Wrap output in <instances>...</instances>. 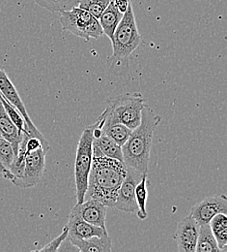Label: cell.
I'll list each match as a JSON object with an SVG mask.
<instances>
[{
  "instance_id": "cell-30",
  "label": "cell",
  "mask_w": 227,
  "mask_h": 252,
  "mask_svg": "<svg viewBox=\"0 0 227 252\" xmlns=\"http://www.w3.org/2000/svg\"><path fill=\"white\" fill-rule=\"evenodd\" d=\"M131 1H132V0H131Z\"/></svg>"
},
{
  "instance_id": "cell-16",
  "label": "cell",
  "mask_w": 227,
  "mask_h": 252,
  "mask_svg": "<svg viewBox=\"0 0 227 252\" xmlns=\"http://www.w3.org/2000/svg\"><path fill=\"white\" fill-rule=\"evenodd\" d=\"M122 17H123V13L119 12L116 9V7L113 5V3L110 1L106 9L102 12V14L98 19L103 34L107 36L110 41Z\"/></svg>"
},
{
  "instance_id": "cell-5",
  "label": "cell",
  "mask_w": 227,
  "mask_h": 252,
  "mask_svg": "<svg viewBox=\"0 0 227 252\" xmlns=\"http://www.w3.org/2000/svg\"><path fill=\"white\" fill-rule=\"evenodd\" d=\"M93 126H87L79 139L75 160V182L77 204L84 202L93 158Z\"/></svg>"
},
{
  "instance_id": "cell-10",
  "label": "cell",
  "mask_w": 227,
  "mask_h": 252,
  "mask_svg": "<svg viewBox=\"0 0 227 252\" xmlns=\"http://www.w3.org/2000/svg\"><path fill=\"white\" fill-rule=\"evenodd\" d=\"M66 227L68 229V238L71 240L87 239L93 236L100 237L104 234H108L106 229L94 226L84 220L80 216L77 205L72 209L68 217Z\"/></svg>"
},
{
  "instance_id": "cell-6",
  "label": "cell",
  "mask_w": 227,
  "mask_h": 252,
  "mask_svg": "<svg viewBox=\"0 0 227 252\" xmlns=\"http://www.w3.org/2000/svg\"><path fill=\"white\" fill-rule=\"evenodd\" d=\"M59 22L64 32H70L85 42L92 38L98 39L103 35L99 20L78 6L62 12Z\"/></svg>"
},
{
  "instance_id": "cell-22",
  "label": "cell",
  "mask_w": 227,
  "mask_h": 252,
  "mask_svg": "<svg viewBox=\"0 0 227 252\" xmlns=\"http://www.w3.org/2000/svg\"><path fill=\"white\" fill-rule=\"evenodd\" d=\"M147 174H143L141 180L135 187V200L138 207L137 211V217L141 220H146L147 218V211H146V201H147Z\"/></svg>"
},
{
  "instance_id": "cell-27",
  "label": "cell",
  "mask_w": 227,
  "mask_h": 252,
  "mask_svg": "<svg viewBox=\"0 0 227 252\" xmlns=\"http://www.w3.org/2000/svg\"><path fill=\"white\" fill-rule=\"evenodd\" d=\"M57 252H79V250H78L76 246H74V245L71 243L70 239H69L68 236H67L65 240H64V241L62 242V244L60 245L59 249L57 250Z\"/></svg>"
},
{
  "instance_id": "cell-13",
  "label": "cell",
  "mask_w": 227,
  "mask_h": 252,
  "mask_svg": "<svg viewBox=\"0 0 227 252\" xmlns=\"http://www.w3.org/2000/svg\"><path fill=\"white\" fill-rule=\"evenodd\" d=\"M81 218L88 223L102 229H106V206L95 199H88L77 204Z\"/></svg>"
},
{
  "instance_id": "cell-2",
  "label": "cell",
  "mask_w": 227,
  "mask_h": 252,
  "mask_svg": "<svg viewBox=\"0 0 227 252\" xmlns=\"http://www.w3.org/2000/svg\"><path fill=\"white\" fill-rule=\"evenodd\" d=\"M161 121L160 115L156 114L149 106H144L140 125L131 131L129 139L122 146L123 162L127 167L141 174L148 173L154 134Z\"/></svg>"
},
{
  "instance_id": "cell-28",
  "label": "cell",
  "mask_w": 227,
  "mask_h": 252,
  "mask_svg": "<svg viewBox=\"0 0 227 252\" xmlns=\"http://www.w3.org/2000/svg\"><path fill=\"white\" fill-rule=\"evenodd\" d=\"M111 2L119 12L124 14L127 11L131 0H111Z\"/></svg>"
},
{
  "instance_id": "cell-19",
  "label": "cell",
  "mask_w": 227,
  "mask_h": 252,
  "mask_svg": "<svg viewBox=\"0 0 227 252\" xmlns=\"http://www.w3.org/2000/svg\"><path fill=\"white\" fill-rule=\"evenodd\" d=\"M93 146L99 149L105 157L113 158L123 162L122 147L116 144L105 134H101L100 137L93 140Z\"/></svg>"
},
{
  "instance_id": "cell-7",
  "label": "cell",
  "mask_w": 227,
  "mask_h": 252,
  "mask_svg": "<svg viewBox=\"0 0 227 252\" xmlns=\"http://www.w3.org/2000/svg\"><path fill=\"white\" fill-rule=\"evenodd\" d=\"M46 154L47 151L43 148L31 153H26L23 175L21 178L15 180L13 184L21 189H30L38 185L44 174Z\"/></svg>"
},
{
  "instance_id": "cell-8",
  "label": "cell",
  "mask_w": 227,
  "mask_h": 252,
  "mask_svg": "<svg viewBox=\"0 0 227 252\" xmlns=\"http://www.w3.org/2000/svg\"><path fill=\"white\" fill-rule=\"evenodd\" d=\"M127 175L119 188L113 208L125 213L134 214L138 211L135 200V187L143 174L130 167H127Z\"/></svg>"
},
{
  "instance_id": "cell-1",
  "label": "cell",
  "mask_w": 227,
  "mask_h": 252,
  "mask_svg": "<svg viewBox=\"0 0 227 252\" xmlns=\"http://www.w3.org/2000/svg\"><path fill=\"white\" fill-rule=\"evenodd\" d=\"M124 162L105 157L93 146V158L88 176V187L85 200L95 199L113 208L119 188L127 175Z\"/></svg>"
},
{
  "instance_id": "cell-26",
  "label": "cell",
  "mask_w": 227,
  "mask_h": 252,
  "mask_svg": "<svg viewBox=\"0 0 227 252\" xmlns=\"http://www.w3.org/2000/svg\"><path fill=\"white\" fill-rule=\"evenodd\" d=\"M68 236V229L67 227L63 228L62 233L56 237L54 240H52L50 243H49L48 245H46L44 248L38 250L37 252H57V250L59 249L60 245L62 244V242L66 239V237Z\"/></svg>"
},
{
  "instance_id": "cell-17",
  "label": "cell",
  "mask_w": 227,
  "mask_h": 252,
  "mask_svg": "<svg viewBox=\"0 0 227 252\" xmlns=\"http://www.w3.org/2000/svg\"><path fill=\"white\" fill-rule=\"evenodd\" d=\"M221 252H227V217L226 214L216 215L209 223Z\"/></svg>"
},
{
  "instance_id": "cell-3",
  "label": "cell",
  "mask_w": 227,
  "mask_h": 252,
  "mask_svg": "<svg viewBox=\"0 0 227 252\" xmlns=\"http://www.w3.org/2000/svg\"><path fill=\"white\" fill-rule=\"evenodd\" d=\"M111 43L113 49V55L109 60L111 66H128L130 55L142 44L131 2L114 32Z\"/></svg>"
},
{
  "instance_id": "cell-14",
  "label": "cell",
  "mask_w": 227,
  "mask_h": 252,
  "mask_svg": "<svg viewBox=\"0 0 227 252\" xmlns=\"http://www.w3.org/2000/svg\"><path fill=\"white\" fill-rule=\"evenodd\" d=\"M70 241L80 252H110L112 249V241L108 234Z\"/></svg>"
},
{
  "instance_id": "cell-29",
  "label": "cell",
  "mask_w": 227,
  "mask_h": 252,
  "mask_svg": "<svg viewBox=\"0 0 227 252\" xmlns=\"http://www.w3.org/2000/svg\"><path fill=\"white\" fill-rule=\"evenodd\" d=\"M0 95H1V93H0Z\"/></svg>"
},
{
  "instance_id": "cell-9",
  "label": "cell",
  "mask_w": 227,
  "mask_h": 252,
  "mask_svg": "<svg viewBox=\"0 0 227 252\" xmlns=\"http://www.w3.org/2000/svg\"><path fill=\"white\" fill-rule=\"evenodd\" d=\"M218 214L227 215V198L224 194L207 197L195 205L191 210V216L199 226L209 224Z\"/></svg>"
},
{
  "instance_id": "cell-20",
  "label": "cell",
  "mask_w": 227,
  "mask_h": 252,
  "mask_svg": "<svg viewBox=\"0 0 227 252\" xmlns=\"http://www.w3.org/2000/svg\"><path fill=\"white\" fill-rule=\"evenodd\" d=\"M102 133L112 139L119 146H123L129 139L131 129L122 124H105L102 126Z\"/></svg>"
},
{
  "instance_id": "cell-15",
  "label": "cell",
  "mask_w": 227,
  "mask_h": 252,
  "mask_svg": "<svg viewBox=\"0 0 227 252\" xmlns=\"http://www.w3.org/2000/svg\"><path fill=\"white\" fill-rule=\"evenodd\" d=\"M0 135L11 143L17 156L19 146L23 140L24 132H21L8 117L2 103L0 102Z\"/></svg>"
},
{
  "instance_id": "cell-23",
  "label": "cell",
  "mask_w": 227,
  "mask_h": 252,
  "mask_svg": "<svg viewBox=\"0 0 227 252\" xmlns=\"http://www.w3.org/2000/svg\"><path fill=\"white\" fill-rule=\"evenodd\" d=\"M40 7L50 12H65L78 5V0H34Z\"/></svg>"
},
{
  "instance_id": "cell-21",
  "label": "cell",
  "mask_w": 227,
  "mask_h": 252,
  "mask_svg": "<svg viewBox=\"0 0 227 252\" xmlns=\"http://www.w3.org/2000/svg\"><path fill=\"white\" fill-rule=\"evenodd\" d=\"M15 158L16 154L11 143L0 135V163L6 172L5 179L11 182L13 181V176L9 170L15 160Z\"/></svg>"
},
{
  "instance_id": "cell-24",
  "label": "cell",
  "mask_w": 227,
  "mask_h": 252,
  "mask_svg": "<svg viewBox=\"0 0 227 252\" xmlns=\"http://www.w3.org/2000/svg\"><path fill=\"white\" fill-rule=\"evenodd\" d=\"M0 102L2 103L8 117L14 123V125L17 126V128L21 132H25L26 123H25L23 115L20 113V111L13 104H11L6 98H4L2 94L0 95Z\"/></svg>"
},
{
  "instance_id": "cell-12",
  "label": "cell",
  "mask_w": 227,
  "mask_h": 252,
  "mask_svg": "<svg viewBox=\"0 0 227 252\" xmlns=\"http://www.w3.org/2000/svg\"><path fill=\"white\" fill-rule=\"evenodd\" d=\"M199 224L190 215L178 223L175 239L180 252H195Z\"/></svg>"
},
{
  "instance_id": "cell-18",
  "label": "cell",
  "mask_w": 227,
  "mask_h": 252,
  "mask_svg": "<svg viewBox=\"0 0 227 252\" xmlns=\"http://www.w3.org/2000/svg\"><path fill=\"white\" fill-rule=\"evenodd\" d=\"M196 252H221L218 243L213 235L209 224L199 226V233L197 244L195 248Z\"/></svg>"
},
{
  "instance_id": "cell-11",
  "label": "cell",
  "mask_w": 227,
  "mask_h": 252,
  "mask_svg": "<svg viewBox=\"0 0 227 252\" xmlns=\"http://www.w3.org/2000/svg\"><path fill=\"white\" fill-rule=\"evenodd\" d=\"M0 93H1V94L3 95L4 98H6L11 104H13L23 115V117L27 125L25 127V131H29L34 134H40L41 132L33 124L31 119L25 107L24 102L22 101V99L19 95L17 89L15 88V86L13 85L11 80L9 79L7 73L2 68H0Z\"/></svg>"
},
{
  "instance_id": "cell-4",
  "label": "cell",
  "mask_w": 227,
  "mask_h": 252,
  "mask_svg": "<svg viewBox=\"0 0 227 252\" xmlns=\"http://www.w3.org/2000/svg\"><path fill=\"white\" fill-rule=\"evenodd\" d=\"M145 100L141 93H127L107 100L105 124H122L131 130L140 125Z\"/></svg>"
},
{
  "instance_id": "cell-25",
  "label": "cell",
  "mask_w": 227,
  "mask_h": 252,
  "mask_svg": "<svg viewBox=\"0 0 227 252\" xmlns=\"http://www.w3.org/2000/svg\"><path fill=\"white\" fill-rule=\"evenodd\" d=\"M111 0H78V7L89 12L94 18L99 19L106 9Z\"/></svg>"
}]
</instances>
